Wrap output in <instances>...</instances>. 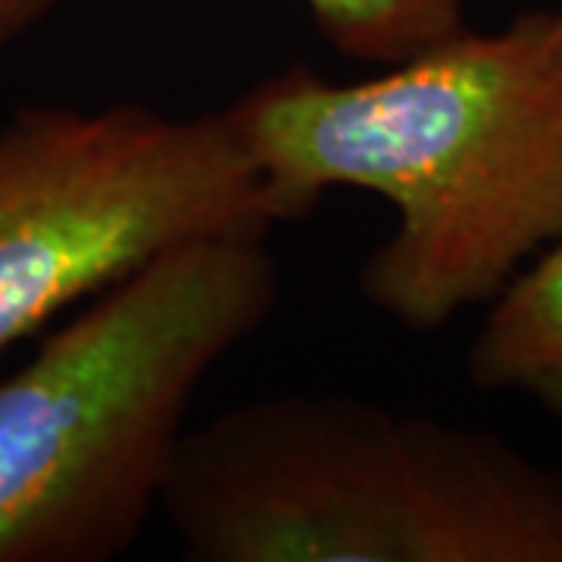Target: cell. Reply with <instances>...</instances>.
<instances>
[{
	"label": "cell",
	"mask_w": 562,
	"mask_h": 562,
	"mask_svg": "<svg viewBox=\"0 0 562 562\" xmlns=\"http://www.w3.org/2000/svg\"><path fill=\"white\" fill-rule=\"evenodd\" d=\"M160 513L194 562H562L560 469L350 394L188 428Z\"/></svg>",
	"instance_id": "7a4b0ae2"
},
{
	"label": "cell",
	"mask_w": 562,
	"mask_h": 562,
	"mask_svg": "<svg viewBox=\"0 0 562 562\" xmlns=\"http://www.w3.org/2000/svg\"><path fill=\"white\" fill-rule=\"evenodd\" d=\"M225 110L284 222L335 188L394 206L357 281L403 328L438 331L562 241V7L347 85L297 63Z\"/></svg>",
	"instance_id": "6da1fadb"
},
{
	"label": "cell",
	"mask_w": 562,
	"mask_h": 562,
	"mask_svg": "<svg viewBox=\"0 0 562 562\" xmlns=\"http://www.w3.org/2000/svg\"><path fill=\"white\" fill-rule=\"evenodd\" d=\"M281 222L228 110L25 106L0 125V353L169 247Z\"/></svg>",
	"instance_id": "277c9868"
},
{
	"label": "cell",
	"mask_w": 562,
	"mask_h": 562,
	"mask_svg": "<svg viewBox=\"0 0 562 562\" xmlns=\"http://www.w3.org/2000/svg\"><path fill=\"white\" fill-rule=\"evenodd\" d=\"M469 382L516 391L562 416V241L525 266L491 301L465 353Z\"/></svg>",
	"instance_id": "5b68a950"
},
{
	"label": "cell",
	"mask_w": 562,
	"mask_h": 562,
	"mask_svg": "<svg viewBox=\"0 0 562 562\" xmlns=\"http://www.w3.org/2000/svg\"><path fill=\"white\" fill-rule=\"evenodd\" d=\"M325 44L347 60L394 66L465 29L469 0H303Z\"/></svg>",
	"instance_id": "8992f818"
},
{
	"label": "cell",
	"mask_w": 562,
	"mask_h": 562,
	"mask_svg": "<svg viewBox=\"0 0 562 562\" xmlns=\"http://www.w3.org/2000/svg\"><path fill=\"white\" fill-rule=\"evenodd\" d=\"M281 297L266 228L154 257L0 379V562H106L160 513L203 379Z\"/></svg>",
	"instance_id": "3957f363"
},
{
	"label": "cell",
	"mask_w": 562,
	"mask_h": 562,
	"mask_svg": "<svg viewBox=\"0 0 562 562\" xmlns=\"http://www.w3.org/2000/svg\"><path fill=\"white\" fill-rule=\"evenodd\" d=\"M57 0H0V54L50 16Z\"/></svg>",
	"instance_id": "52a82bcc"
}]
</instances>
